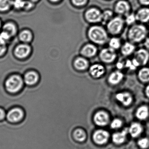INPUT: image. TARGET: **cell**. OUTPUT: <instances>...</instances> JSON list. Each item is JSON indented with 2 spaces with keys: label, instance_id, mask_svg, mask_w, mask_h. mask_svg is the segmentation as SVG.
Returning <instances> with one entry per match:
<instances>
[{
  "label": "cell",
  "instance_id": "6da1fadb",
  "mask_svg": "<svg viewBox=\"0 0 149 149\" xmlns=\"http://www.w3.org/2000/svg\"><path fill=\"white\" fill-rule=\"evenodd\" d=\"M148 30L142 24H134L131 26L128 33L129 39L132 43H139L146 38Z\"/></svg>",
  "mask_w": 149,
  "mask_h": 149
},
{
  "label": "cell",
  "instance_id": "7a4b0ae2",
  "mask_svg": "<svg viewBox=\"0 0 149 149\" xmlns=\"http://www.w3.org/2000/svg\"><path fill=\"white\" fill-rule=\"evenodd\" d=\"M89 39L98 45L104 44L108 40V36L106 31L100 26H93L88 32Z\"/></svg>",
  "mask_w": 149,
  "mask_h": 149
},
{
  "label": "cell",
  "instance_id": "3957f363",
  "mask_svg": "<svg viewBox=\"0 0 149 149\" xmlns=\"http://www.w3.org/2000/svg\"><path fill=\"white\" fill-rule=\"evenodd\" d=\"M23 86V80L20 76L14 75L10 77L5 82L7 90L10 93L18 92Z\"/></svg>",
  "mask_w": 149,
  "mask_h": 149
},
{
  "label": "cell",
  "instance_id": "277c9868",
  "mask_svg": "<svg viewBox=\"0 0 149 149\" xmlns=\"http://www.w3.org/2000/svg\"><path fill=\"white\" fill-rule=\"evenodd\" d=\"M124 21L122 17H117L110 20L107 25L108 29L112 34L116 35L120 32L124 26Z\"/></svg>",
  "mask_w": 149,
  "mask_h": 149
},
{
  "label": "cell",
  "instance_id": "5b68a950",
  "mask_svg": "<svg viewBox=\"0 0 149 149\" xmlns=\"http://www.w3.org/2000/svg\"><path fill=\"white\" fill-rule=\"evenodd\" d=\"M23 111L20 108L12 109H10L6 115L7 120L10 123H18L23 118Z\"/></svg>",
  "mask_w": 149,
  "mask_h": 149
},
{
  "label": "cell",
  "instance_id": "8992f818",
  "mask_svg": "<svg viewBox=\"0 0 149 149\" xmlns=\"http://www.w3.org/2000/svg\"><path fill=\"white\" fill-rule=\"evenodd\" d=\"M100 56L102 62L110 63L114 61L116 57V54L115 50L109 47L103 49L100 53Z\"/></svg>",
  "mask_w": 149,
  "mask_h": 149
},
{
  "label": "cell",
  "instance_id": "52a82bcc",
  "mask_svg": "<svg viewBox=\"0 0 149 149\" xmlns=\"http://www.w3.org/2000/svg\"><path fill=\"white\" fill-rule=\"evenodd\" d=\"M109 136V134L107 131L100 130L95 132L93 136V139L95 143L102 145L107 143Z\"/></svg>",
  "mask_w": 149,
  "mask_h": 149
},
{
  "label": "cell",
  "instance_id": "ba28073f",
  "mask_svg": "<svg viewBox=\"0 0 149 149\" xmlns=\"http://www.w3.org/2000/svg\"><path fill=\"white\" fill-rule=\"evenodd\" d=\"M134 58L138 61L140 65H145L149 61V52L145 49H140L135 52Z\"/></svg>",
  "mask_w": 149,
  "mask_h": 149
},
{
  "label": "cell",
  "instance_id": "9c48e42d",
  "mask_svg": "<svg viewBox=\"0 0 149 149\" xmlns=\"http://www.w3.org/2000/svg\"><path fill=\"white\" fill-rule=\"evenodd\" d=\"M94 120L95 123L98 126H105L109 122V116L106 112L100 111L95 114Z\"/></svg>",
  "mask_w": 149,
  "mask_h": 149
},
{
  "label": "cell",
  "instance_id": "30bf717a",
  "mask_svg": "<svg viewBox=\"0 0 149 149\" xmlns=\"http://www.w3.org/2000/svg\"><path fill=\"white\" fill-rule=\"evenodd\" d=\"M137 21L146 23L149 22V8L144 7L139 9L135 13Z\"/></svg>",
  "mask_w": 149,
  "mask_h": 149
},
{
  "label": "cell",
  "instance_id": "8fae6325",
  "mask_svg": "<svg viewBox=\"0 0 149 149\" xmlns=\"http://www.w3.org/2000/svg\"><path fill=\"white\" fill-rule=\"evenodd\" d=\"M130 4L126 1H120L117 3L116 5L115 10L119 15H127L130 12Z\"/></svg>",
  "mask_w": 149,
  "mask_h": 149
},
{
  "label": "cell",
  "instance_id": "7c38bea8",
  "mask_svg": "<svg viewBox=\"0 0 149 149\" xmlns=\"http://www.w3.org/2000/svg\"><path fill=\"white\" fill-rule=\"evenodd\" d=\"M86 17L88 21L91 22H98L102 20V14L95 8L88 10L86 13Z\"/></svg>",
  "mask_w": 149,
  "mask_h": 149
},
{
  "label": "cell",
  "instance_id": "4fadbf2b",
  "mask_svg": "<svg viewBox=\"0 0 149 149\" xmlns=\"http://www.w3.org/2000/svg\"><path fill=\"white\" fill-rule=\"evenodd\" d=\"M31 51L29 45L26 44H21L16 47L15 55L19 58H24L29 56Z\"/></svg>",
  "mask_w": 149,
  "mask_h": 149
},
{
  "label": "cell",
  "instance_id": "5bb4252c",
  "mask_svg": "<svg viewBox=\"0 0 149 149\" xmlns=\"http://www.w3.org/2000/svg\"><path fill=\"white\" fill-rule=\"evenodd\" d=\"M116 98L123 106H128L133 102V97L130 93L127 92L118 93L116 95Z\"/></svg>",
  "mask_w": 149,
  "mask_h": 149
},
{
  "label": "cell",
  "instance_id": "9a60e30c",
  "mask_svg": "<svg viewBox=\"0 0 149 149\" xmlns=\"http://www.w3.org/2000/svg\"><path fill=\"white\" fill-rule=\"evenodd\" d=\"M105 72L104 67L101 65L98 64L92 65L89 69V73L94 78H100Z\"/></svg>",
  "mask_w": 149,
  "mask_h": 149
},
{
  "label": "cell",
  "instance_id": "2e32d148",
  "mask_svg": "<svg viewBox=\"0 0 149 149\" xmlns=\"http://www.w3.org/2000/svg\"><path fill=\"white\" fill-rule=\"evenodd\" d=\"M3 31L8 33L11 37L15 36L17 32L16 24L12 21H8L3 24L2 27Z\"/></svg>",
  "mask_w": 149,
  "mask_h": 149
},
{
  "label": "cell",
  "instance_id": "e0dca14e",
  "mask_svg": "<svg viewBox=\"0 0 149 149\" xmlns=\"http://www.w3.org/2000/svg\"><path fill=\"white\" fill-rule=\"evenodd\" d=\"M97 48L91 44L86 45L81 49V53L84 57L91 58L95 56L97 52Z\"/></svg>",
  "mask_w": 149,
  "mask_h": 149
},
{
  "label": "cell",
  "instance_id": "ac0fdd59",
  "mask_svg": "<svg viewBox=\"0 0 149 149\" xmlns=\"http://www.w3.org/2000/svg\"><path fill=\"white\" fill-rule=\"evenodd\" d=\"M123 77V73L120 71L114 72L109 77V82L112 85H117L122 80Z\"/></svg>",
  "mask_w": 149,
  "mask_h": 149
},
{
  "label": "cell",
  "instance_id": "d6986e66",
  "mask_svg": "<svg viewBox=\"0 0 149 149\" xmlns=\"http://www.w3.org/2000/svg\"><path fill=\"white\" fill-rule=\"evenodd\" d=\"M13 0H0V14H5L12 10Z\"/></svg>",
  "mask_w": 149,
  "mask_h": 149
},
{
  "label": "cell",
  "instance_id": "ffe728a7",
  "mask_svg": "<svg viewBox=\"0 0 149 149\" xmlns=\"http://www.w3.org/2000/svg\"><path fill=\"white\" fill-rule=\"evenodd\" d=\"M38 78L39 77L37 73L35 72L31 71L25 74L24 81L27 85H33L37 82Z\"/></svg>",
  "mask_w": 149,
  "mask_h": 149
},
{
  "label": "cell",
  "instance_id": "44dd1931",
  "mask_svg": "<svg viewBox=\"0 0 149 149\" xmlns=\"http://www.w3.org/2000/svg\"><path fill=\"white\" fill-rule=\"evenodd\" d=\"M136 115L139 120H146L149 116L148 107L146 106H141L136 110Z\"/></svg>",
  "mask_w": 149,
  "mask_h": 149
},
{
  "label": "cell",
  "instance_id": "7402d4cb",
  "mask_svg": "<svg viewBox=\"0 0 149 149\" xmlns=\"http://www.w3.org/2000/svg\"><path fill=\"white\" fill-rule=\"evenodd\" d=\"M74 65L76 70L83 71L88 67V63L85 58H79L74 61Z\"/></svg>",
  "mask_w": 149,
  "mask_h": 149
},
{
  "label": "cell",
  "instance_id": "603a6c76",
  "mask_svg": "<svg viewBox=\"0 0 149 149\" xmlns=\"http://www.w3.org/2000/svg\"><path fill=\"white\" fill-rule=\"evenodd\" d=\"M142 132V127L141 124L136 123H133L130 126L129 132L131 136L136 137L139 136Z\"/></svg>",
  "mask_w": 149,
  "mask_h": 149
},
{
  "label": "cell",
  "instance_id": "cb8c5ba5",
  "mask_svg": "<svg viewBox=\"0 0 149 149\" xmlns=\"http://www.w3.org/2000/svg\"><path fill=\"white\" fill-rule=\"evenodd\" d=\"M127 134V130H123L121 132L115 133L113 136V141L116 144H122L125 141Z\"/></svg>",
  "mask_w": 149,
  "mask_h": 149
},
{
  "label": "cell",
  "instance_id": "d4e9b609",
  "mask_svg": "<svg viewBox=\"0 0 149 149\" xmlns=\"http://www.w3.org/2000/svg\"><path fill=\"white\" fill-rule=\"evenodd\" d=\"M138 77L140 81L143 82L149 81V68L143 67L139 70Z\"/></svg>",
  "mask_w": 149,
  "mask_h": 149
},
{
  "label": "cell",
  "instance_id": "484cf974",
  "mask_svg": "<svg viewBox=\"0 0 149 149\" xmlns=\"http://www.w3.org/2000/svg\"><path fill=\"white\" fill-rule=\"evenodd\" d=\"M135 49V47L132 43L126 42L122 47V53L124 56H129L134 51Z\"/></svg>",
  "mask_w": 149,
  "mask_h": 149
},
{
  "label": "cell",
  "instance_id": "4316f807",
  "mask_svg": "<svg viewBox=\"0 0 149 149\" xmlns=\"http://www.w3.org/2000/svg\"><path fill=\"white\" fill-rule=\"evenodd\" d=\"M19 37L20 40L23 42H29L32 40V33L28 30H24L20 32Z\"/></svg>",
  "mask_w": 149,
  "mask_h": 149
},
{
  "label": "cell",
  "instance_id": "83f0119b",
  "mask_svg": "<svg viewBox=\"0 0 149 149\" xmlns=\"http://www.w3.org/2000/svg\"><path fill=\"white\" fill-rule=\"evenodd\" d=\"M74 136L76 141L79 142L84 141L86 138V134L83 130L79 129L74 131Z\"/></svg>",
  "mask_w": 149,
  "mask_h": 149
},
{
  "label": "cell",
  "instance_id": "f1b7e54d",
  "mask_svg": "<svg viewBox=\"0 0 149 149\" xmlns=\"http://www.w3.org/2000/svg\"><path fill=\"white\" fill-rule=\"evenodd\" d=\"M24 0H13L12 10L16 12H22Z\"/></svg>",
  "mask_w": 149,
  "mask_h": 149
},
{
  "label": "cell",
  "instance_id": "f546056e",
  "mask_svg": "<svg viewBox=\"0 0 149 149\" xmlns=\"http://www.w3.org/2000/svg\"><path fill=\"white\" fill-rule=\"evenodd\" d=\"M120 41L119 38H113L109 41V47L114 50L117 49L120 47Z\"/></svg>",
  "mask_w": 149,
  "mask_h": 149
},
{
  "label": "cell",
  "instance_id": "4dcf8cb0",
  "mask_svg": "<svg viewBox=\"0 0 149 149\" xmlns=\"http://www.w3.org/2000/svg\"><path fill=\"white\" fill-rule=\"evenodd\" d=\"M125 22L128 25H133L135 24L137 21L135 14L130 13L126 15L125 20Z\"/></svg>",
  "mask_w": 149,
  "mask_h": 149
},
{
  "label": "cell",
  "instance_id": "1f68e13d",
  "mask_svg": "<svg viewBox=\"0 0 149 149\" xmlns=\"http://www.w3.org/2000/svg\"><path fill=\"white\" fill-rule=\"evenodd\" d=\"M34 7V3L29 0H24L22 12H27L30 11Z\"/></svg>",
  "mask_w": 149,
  "mask_h": 149
},
{
  "label": "cell",
  "instance_id": "d6a6232c",
  "mask_svg": "<svg viewBox=\"0 0 149 149\" xmlns=\"http://www.w3.org/2000/svg\"><path fill=\"white\" fill-rule=\"evenodd\" d=\"M11 37V36L8 33L3 31L0 33V43L5 45Z\"/></svg>",
  "mask_w": 149,
  "mask_h": 149
},
{
  "label": "cell",
  "instance_id": "836d02e7",
  "mask_svg": "<svg viewBox=\"0 0 149 149\" xmlns=\"http://www.w3.org/2000/svg\"><path fill=\"white\" fill-rule=\"evenodd\" d=\"M138 144L140 148L142 149H146L149 146V141L147 138H144L139 140Z\"/></svg>",
  "mask_w": 149,
  "mask_h": 149
},
{
  "label": "cell",
  "instance_id": "e575fe53",
  "mask_svg": "<svg viewBox=\"0 0 149 149\" xmlns=\"http://www.w3.org/2000/svg\"><path fill=\"white\" fill-rule=\"evenodd\" d=\"M122 125V122L119 119H114L111 123V127L113 129H118Z\"/></svg>",
  "mask_w": 149,
  "mask_h": 149
},
{
  "label": "cell",
  "instance_id": "d590c367",
  "mask_svg": "<svg viewBox=\"0 0 149 149\" xmlns=\"http://www.w3.org/2000/svg\"><path fill=\"white\" fill-rule=\"evenodd\" d=\"M113 13L110 10H106L102 14V20L103 22H106L110 19L113 16Z\"/></svg>",
  "mask_w": 149,
  "mask_h": 149
},
{
  "label": "cell",
  "instance_id": "8d00e7d4",
  "mask_svg": "<svg viewBox=\"0 0 149 149\" xmlns=\"http://www.w3.org/2000/svg\"><path fill=\"white\" fill-rule=\"evenodd\" d=\"M125 66L126 68H128L131 70H134L137 68L134 65L132 60H127L126 61Z\"/></svg>",
  "mask_w": 149,
  "mask_h": 149
},
{
  "label": "cell",
  "instance_id": "74e56055",
  "mask_svg": "<svg viewBox=\"0 0 149 149\" xmlns=\"http://www.w3.org/2000/svg\"><path fill=\"white\" fill-rule=\"evenodd\" d=\"M86 0H72V2L77 6H81L85 4Z\"/></svg>",
  "mask_w": 149,
  "mask_h": 149
},
{
  "label": "cell",
  "instance_id": "f35d334b",
  "mask_svg": "<svg viewBox=\"0 0 149 149\" xmlns=\"http://www.w3.org/2000/svg\"><path fill=\"white\" fill-rule=\"evenodd\" d=\"M6 50L5 45L0 43V56H2L5 52Z\"/></svg>",
  "mask_w": 149,
  "mask_h": 149
},
{
  "label": "cell",
  "instance_id": "ab89813d",
  "mask_svg": "<svg viewBox=\"0 0 149 149\" xmlns=\"http://www.w3.org/2000/svg\"><path fill=\"white\" fill-rule=\"evenodd\" d=\"M6 115L7 114L5 113V111L2 109L0 108V121L4 120L5 117H6Z\"/></svg>",
  "mask_w": 149,
  "mask_h": 149
},
{
  "label": "cell",
  "instance_id": "60d3db41",
  "mask_svg": "<svg viewBox=\"0 0 149 149\" xmlns=\"http://www.w3.org/2000/svg\"><path fill=\"white\" fill-rule=\"evenodd\" d=\"M139 1L141 4L145 7L149 6V0H139Z\"/></svg>",
  "mask_w": 149,
  "mask_h": 149
},
{
  "label": "cell",
  "instance_id": "b9f144b4",
  "mask_svg": "<svg viewBox=\"0 0 149 149\" xmlns=\"http://www.w3.org/2000/svg\"><path fill=\"white\" fill-rule=\"evenodd\" d=\"M144 46L147 50L149 51V38H147L144 42Z\"/></svg>",
  "mask_w": 149,
  "mask_h": 149
},
{
  "label": "cell",
  "instance_id": "7bdbcfd3",
  "mask_svg": "<svg viewBox=\"0 0 149 149\" xmlns=\"http://www.w3.org/2000/svg\"><path fill=\"white\" fill-rule=\"evenodd\" d=\"M124 66H125V65L123 64V63H121V62H120L117 64V67L118 69H122L124 67Z\"/></svg>",
  "mask_w": 149,
  "mask_h": 149
},
{
  "label": "cell",
  "instance_id": "ee69618b",
  "mask_svg": "<svg viewBox=\"0 0 149 149\" xmlns=\"http://www.w3.org/2000/svg\"><path fill=\"white\" fill-rule=\"evenodd\" d=\"M145 92L146 95H147V97L149 98V85L146 87Z\"/></svg>",
  "mask_w": 149,
  "mask_h": 149
},
{
  "label": "cell",
  "instance_id": "f6af8a7d",
  "mask_svg": "<svg viewBox=\"0 0 149 149\" xmlns=\"http://www.w3.org/2000/svg\"><path fill=\"white\" fill-rule=\"evenodd\" d=\"M2 21L1 20V18H0V29H1V28H2Z\"/></svg>",
  "mask_w": 149,
  "mask_h": 149
},
{
  "label": "cell",
  "instance_id": "bcb514c9",
  "mask_svg": "<svg viewBox=\"0 0 149 149\" xmlns=\"http://www.w3.org/2000/svg\"><path fill=\"white\" fill-rule=\"evenodd\" d=\"M29 1H31L33 2V3L36 2H37L38 1V0H29Z\"/></svg>",
  "mask_w": 149,
  "mask_h": 149
},
{
  "label": "cell",
  "instance_id": "7dc6e473",
  "mask_svg": "<svg viewBox=\"0 0 149 149\" xmlns=\"http://www.w3.org/2000/svg\"><path fill=\"white\" fill-rule=\"evenodd\" d=\"M51 1H52L56 2L57 1H59V0H51Z\"/></svg>",
  "mask_w": 149,
  "mask_h": 149
}]
</instances>
